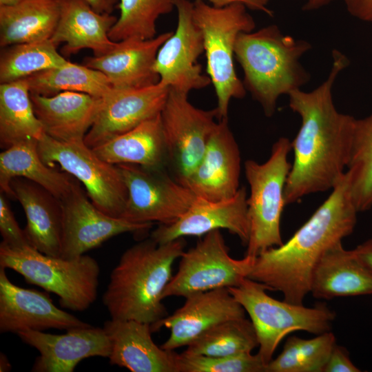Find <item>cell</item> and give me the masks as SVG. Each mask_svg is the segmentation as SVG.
I'll use <instances>...</instances> for the list:
<instances>
[{
  "label": "cell",
  "mask_w": 372,
  "mask_h": 372,
  "mask_svg": "<svg viewBox=\"0 0 372 372\" xmlns=\"http://www.w3.org/2000/svg\"><path fill=\"white\" fill-rule=\"evenodd\" d=\"M349 64L344 54L333 50L325 81L310 92L299 89L288 95L289 107L300 116L301 125L291 142L294 158L285 187L286 205L332 189L345 173L356 118L337 110L332 93L337 78Z\"/></svg>",
  "instance_id": "obj_1"
},
{
  "label": "cell",
  "mask_w": 372,
  "mask_h": 372,
  "mask_svg": "<svg viewBox=\"0 0 372 372\" xmlns=\"http://www.w3.org/2000/svg\"><path fill=\"white\" fill-rule=\"evenodd\" d=\"M358 212L346 171L328 198L286 242L255 257L247 278L282 292L285 301L302 304L310 293L316 265L329 249L353 232Z\"/></svg>",
  "instance_id": "obj_2"
},
{
  "label": "cell",
  "mask_w": 372,
  "mask_h": 372,
  "mask_svg": "<svg viewBox=\"0 0 372 372\" xmlns=\"http://www.w3.org/2000/svg\"><path fill=\"white\" fill-rule=\"evenodd\" d=\"M185 245L184 238L163 244L149 238L127 249L112 271L103 296L111 319L152 325L166 317L163 293Z\"/></svg>",
  "instance_id": "obj_3"
},
{
  "label": "cell",
  "mask_w": 372,
  "mask_h": 372,
  "mask_svg": "<svg viewBox=\"0 0 372 372\" xmlns=\"http://www.w3.org/2000/svg\"><path fill=\"white\" fill-rule=\"evenodd\" d=\"M311 48L307 41L283 34L276 25L238 35L234 56L244 72L243 85L267 116L275 113L280 96L309 81L300 59Z\"/></svg>",
  "instance_id": "obj_4"
},
{
  "label": "cell",
  "mask_w": 372,
  "mask_h": 372,
  "mask_svg": "<svg viewBox=\"0 0 372 372\" xmlns=\"http://www.w3.org/2000/svg\"><path fill=\"white\" fill-rule=\"evenodd\" d=\"M193 4L194 19L203 39L207 75L217 98V118H226L231 100L243 98L247 91L234 65L236 42L240 33L254 30L256 23L240 3L215 7L195 0Z\"/></svg>",
  "instance_id": "obj_5"
},
{
  "label": "cell",
  "mask_w": 372,
  "mask_h": 372,
  "mask_svg": "<svg viewBox=\"0 0 372 372\" xmlns=\"http://www.w3.org/2000/svg\"><path fill=\"white\" fill-rule=\"evenodd\" d=\"M0 267L12 269L28 283L55 293L61 306L72 311L86 310L97 298L100 268L87 255L63 258L30 246L12 247L1 242Z\"/></svg>",
  "instance_id": "obj_6"
},
{
  "label": "cell",
  "mask_w": 372,
  "mask_h": 372,
  "mask_svg": "<svg viewBox=\"0 0 372 372\" xmlns=\"http://www.w3.org/2000/svg\"><path fill=\"white\" fill-rule=\"evenodd\" d=\"M228 290L249 314L258 341V353L266 365L287 334L295 331L316 335L329 331L335 318V312L323 304L306 307L276 300L267 293L265 285L248 278Z\"/></svg>",
  "instance_id": "obj_7"
},
{
  "label": "cell",
  "mask_w": 372,
  "mask_h": 372,
  "mask_svg": "<svg viewBox=\"0 0 372 372\" xmlns=\"http://www.w3.org/2000/svg\"><path fill=\"white\" fill-rule=\"evenodd\" d=\"M291 141L281 137L271 148L268 160L259 163L247 160L245 174L249 185L247 197L249 237L245 256L256 257L265 250L283 244L280 220L285 201V187L291 165L288 155Z\"/></svg>",
  "instance_id": "obj_8"
},
{
  "label": "cell",
  "mask_w": 372,
  "mask_h": 372,
  "mask_svg": "<svg viewBox=\"0 0 372 372\" xmlns=\"http://www.w3.org/2000/svg\"><path fill=\"white\" fill-rule=\"evenodd\" d=\"M39 154L48 166L59 165L86 189L92 203L105 214L121 218L127 190L116 165L107 163L82 141H59L44 134L37 141Z\"/></svg>",
  "instance_id": "obj_9"
},
{
  "label": "cell",
  "mask_w": 372,
  "mask_h": 372,
  "mask_svg": "<svg viewBox=\"0 0 372 372\" xmlns=\"http://www.w3.org/2000/svg\"><path fill=\"white\" fill-rule=\"evenodd\" d=\"M179 258L178 270L167 285L163 299L236 287L247 278L255 257L233 258L222 233L216 229L204 235Z\"/></svg>",
  "instance_id": "obj_10"
},
{
  "label": "cell",
  "mask_w": 372,
  "mask_h": 372,
  "mask_svg": "<svg viewBox=\"0 0 372 372\" xmlns=\"http://www.w3.org/2000/svg\"><path fill=\"white\" fill-rule=\"evenodd\" d=\"M187 95L169 89L160 114L167 167L183 185L200 163L218 122L216 109L196 107Z\"/></svg>",
  "instance_id": "obj_11"
},
{
  "label": "cell",
  "mask_w": 372,
  "mask_h": 372,
  "mask_svg": "<svg viewBox=\"0 0 372 372\" xmlns=\"http://www.w3.org/2000/svg\"><path fill=\"white\" fill-rule=\"evenodd\" d=\"M127 190L121 218L136 223L171 224L191 207L196 196L165 169L117 165Z\"/></svg>",
  "instance_id": "obj_12"
},
{
  "label": "cell",
  "mask_w": 372,
  "mask_h": 372,
  "mask_svg": "<svg viewBox=\"0 0 372 372\" xmlns=\"http://www.w3.org/2000/svg\"><path fill=\"white\" fill-rule=\"evenodd\" d=\"M193 6L189 0H175L176 28L159 48L154 65L159 83L186 94L211 83L209 76L203 73L198 61L204 52V44L194 19Z\"/></svg>",
  "instance_id": "obj_13"
},
{
  "label": "cell",
  "mask_w": 372,
  "mask_h": 372,
  "mask_svg": "<svg viewBox=\"0 0 372 372\" xmlns=\"http://www.w3.org/2000/svg\"><path fill=\"white\" fill-rule=\"evenodd\" d=\"M61 200L63 229L61 257L73 258L121 234L144 233L153 223H136L109 216L85 195L80 182Z\"/></svg>",
  "instance_id": "obj_14"
},
{
  "label": "cell",
  "mask_w": 372,
  "mask_h": 372,
  "mask_svg": "<svg viewBox=\"0 0 372 372\" xmlns=\"http://www.w3.org/2000/svg\"><path fill=\"white\" fill-rule=\"evenodd\" d=\"M169 91L159 82L141 88L112 87L103 98L96 120L85 136V143L94 148L159 114Z\"/></svg>",
  "instance_id": "obj_15"
},
{
  "label": "cell",
  "mask_w": 372,
  "mask_h": 372,
  "mask_svg": "<svg viewBox=\"0 0 372 372\" xmlns=\"http://www.w3.org/2000/svg\"><path fill=\"white\" fill-rule=\"evenodd\" d=\"M172 314L151 325L153 331L170 330L161 346L168 351L187 346L213 327L227 320L245 318V311L227 288L194 293Z\"/></svg>",
  "instance_id": "obj_16"
},
{
  "label": "cell",
  "mask_w": 372,
  "mask_h": 372,
  "mask_svg": "<svg viewBox=\"0 0 372 372\" xmlns=\"http://www.w3.org/2000/svg\"><path fill=\"white\" fill-rule=\"evenodd\" d=\"M241 157L227 118L218 120L204 154L185 186L197 197L220 201L234 197L239 189Z\"/></svg>",
  "instance_id": "obj_17"
},
{
  "label": "cell",
  "mask_w": 372,
  "mask_h": 372,
  "mask_svg": "<svg viewBox=\"0 0 372 372\" xmlns=\"http://www.w3.org/2000/svg\"><path fill=\"white\" fill-rule=\"evenodd\" d=\"M225 229L247 245L249 237L247 196L240 187L232 198L210 201L196 196L187 211L169 225H159L150 238L158 244L185 236H201L216 229Z\"/></svg>",
  "instance_id": "obj_18"
},
{
  "label": "cell",
  "mask_w": 372,
  "mask_h": 372,
  "mask_svg": "<svg viewBox=\"0 0 372 372\" xmlns=\"http://www.w3.org/2000/svg\"><path fill=\"white\" fill-rule=\"evenodd\" d=\"M0 267V332L69 330L90 324L56 307L47 293L13 284Z\"/></svg>",
  "instance_id": "obj_19"
},
{
  "label": "cell",
  "mask_w": 372,
  "mask_h": 372,
  "mask_svg": "<svg viewBox=\"0 0 372 372\" xmlns=\"http://www.w3.org/2000/svg\"><path fill=\"white\" fill-rule=\"evenodd\" d=\"M22 341L39 352L32 371L72 372L81 360L94 356L109 358L111 343L103 328H74L64 334L24 330L17 333Z\"/></svg>",
  "instance_id": "obj_20"
},
{
  "label": "cell",
  "mask_w": 372,
  "mask_h": 372,
  "mask_svg": "<svg viewBox=\"0 0 372 372\" xmlns=\"http://www.w3.org/2000/svg\"><path fill=\"white\" fill-rule=\"evenodd\" d=\"M173 32L150 39H127L116 42L108 53L85 59V66L105 75L115 89L141 88L157 83L154 70L157 52Z\"/></svg>",
  "instance_id": "obj_21"
},
{
  "label": "cell",
  "mask_w": 372,
  "mask_h": 372,
  "mask_svg": "<svg viewBox=\"0 0 372 372\" xmlns=\"http://www.w3.org/2000/svg\"><path fill=\"white\" fill-rule=\"evenodd\" d=\"M111 343L110 363L132 372H177L176 353L158 347L151 325L134 320H107L103 327Z\"/></svg>",
  "instance_id": "obj_22"
},
{
  "label": "cell",
  "mask_w": 372,
  "mask_h": 372,
  "mask_svg": "<svg viewBox=\"0 0 372 372\" xmlns=\"http://www.w3.org/2000/svg\"><path fill=\"white\" fill-rule=\"evenodd\" d=\"M14 199L27 219L25 234L31 247L46 255L61 256L63 211L60 199L42 186L24 178L10 183Z\"/></svg>",
  "instance_id": "obj_23"
},
{
  "label": "cell",
  "mask_w": 372,
  "mask_h": 372,
  "mask_svg": "<svg viewBox=\"0 0 372 372\" xmlns=\"http://www.w3.org/2000/svg\"><path fill=\"white\" fill-rule=\"evenodd\" d=\"M30 98L45 134L62 142L84 140L103 102V98L69 91L50 96L30 93Z\"/></svg>",
  "instance_id": "obj_24"
},
{
  "label": "cell",
  "mask_w": 372,
  "mask_h": 372,
  "mask_svg": "<svg viewBox=\"0 0 372 372\" xmlns=\"http://www.w3.org/2000/svg\"><path fill=\"white\" fill-rule=\"evenodd\" d=\"M60 14L50 38L58 46L65 43L62 53L69 56L82 49H90L95 56L108 53L116 45L108 36L117 18L99 13L85 0H59Z\"/></svg>",
  "instance_id": "obj_25"
},
{
  "label": "cell",
  "mask_w": 372,
  "mask_h": 372,
  "mask_svg": "<svg viewBox=\"0 0 372 372\" xmlns=\"http://www.w3.org/2000/svg\"><path fill=\"white\" fill-rule=\"evenodd\" d=\"M310 293L316 298L372 294V271L342 242L329 249L313 270Z\"/></svg>",
  "instance_id": "obj_26"
},
{
  "label": "cell",
  "mask_w": 372,
  "mask_h": 372,
  "mask_svg": "<svg viewBox=\"0 0 372 372\" xmlns=\"http://www.w3.org/2000/svg\"><path fill=\"white\" fill-rule=\"evenodd\" d=\"M160 114L92 149L113 165L134 164L165 169L167 156Z\"/></svg>",
  "instance_id": "obj_27"
},
{
  "label": "cell",
  "mask_w": 372,
  "mask_h": 372,
  "mask_svg": "<svg viewBox=\"0 0 372 372\" xmlns=\"http://www.w3.org/2000/svg\"><path fill=\"white\" fill-rule=\"evenodd\" d=\"M17 177L31 180L51 192L60 200L64 198L78 182L73 176L46 165L41 158L37 141L17 143L0 154L1 192L14 198L10 186Z\"/></svg>",
  "instance_id": "obj_28"
},
{
  "label": "cell",
  "mask_w": 372,
  "mask_h": 372,
  "mask_svg": "<svg viewBox=\"0 0 372 372\" xmlns=\"http://www.w3.org/2000/svg\"><path fill=\"white\" fill-rule=\"evenodd\" d=\"M59 14V0H20L0 6L1 46L50 39Z\"/></svg>",
  "instance_id": "obj_29"
},
{
  "label": "cell",
  "mask_w": 372,
  "mask_h": 372,
  "mask_svg": "<svg viewBox=\"0 0 372 372\" xmlns=\"http://www.w3.org/2000/svg\"><path fill=\"white\" fill-rule=\"evenodd\" d=\"M45 134L30 98L27 79L0 85V145L3 149Z\"/></svg>",
  "instance_id": "obj_30"
},
{
  "label": "cell",
  "mask_w": 372,
  "mask_h": 372,
  "mask_svg": "<svg viewBox=\"0 0 372 372\" xmlns=\"http://www.w3.org/2000/svg\"><path fill=\"white\" fill-rule=\"evenodd\" d=\"M25 79L30 93L46 96L69 91L102 99L112 89L101 72L70 61L61 67L41 71Z\"/></svg>",
  "instance_id": "obj_31"
},
{
  "label": "cell",
  "mask_w": 372,
  "mask_h": 372,
  "mask_svg": "<svg viewBox=\"0 0 372 372\" xmlns=\"http://www.w3.org/2000/svg\"><path fill=\"white\" fill-rule=\"evenodd\" d=\"M258 347L251 320L245 318L223 322L198 337L183 351L187 354L223 357L251 351Z\"/></svg>",
  "instance_id": "obj_32"
},
{
  "label": "cell",
  "mask_w": 372,
  "mask_h": 372,
  "mask_svg": "<svg viewBox=\"0 0 372 372\" xmlns=\"http://www.w3.org/2000/svg\"><path fill=\"white\" fill-rule=\"evenodd\" d=\"M50 39L10 45L1 54L0 82L9 83L65 65L66 60Z\"/></svg>",
  "instance_id": "obj_33"
},
{
  "label": "cell",
  "mask_w": 372,
  "mask_h": 372,
  "mask_svg": "<svg viewBox=\"0 0 372 372\" xmlns=\"http://www.w3.org/2000/svg\"><path fill=\"white\" fill-rule=\"evenodd\" d=\"M335 343L330 331L308 340L289 337L281 353L267 364L266 372H323Z\"/></svg>",
  "instance_id": "obj_34"
},
{
  "label": "cell",
  "mask_w": 372,
  "mask_h": 372,
  "mask_svg": "<svg viewBox=\"0 0 372 372\" xmlns=\"http://www.w3.org/2000/svg\"><path fill=\"white\" fill-rule=\"evenodd\" d=\"M175 0H119L120 16L109 31V38L118 42L127 39H150L156 37V22L170 13Z\"/></svg>",
  "instance_id": "obj_35"
},
{
  "label": "cell",
  "mask_w": 372,
  "mask_h": 372,
  "mask_svg": "<svg viewBox=\"0 0 372 372\" xmlns=\"http://www.w3.org/2000/svg\"><path fill=\"white\" fill-rule=\"evenodd\" d=\"M353 199L358 211L372 207V113L357 119L347 165Z\"/></svg>",
  "instance_id": "obj_36"
},
{
  "label": "cell",
  "mask_w": 372,
  "mask_h": 372,
  "mask_svg": "<svg viewBox=\"0 0 372 372\" xmlns=\"http://www.w3.org/2000/svg\"><path fill=\"white\" fill-rule=\"evenodd\" d=\"M177 372H266V364L258 353L214 357L176 353Z\"/></svg>",
  "instance_id": "obj_37"
},
{
  "label": "cell",
  "mask_w": 372,
  "mask_h": 372,
  "mask_svg": "<svg viewBox=\"0 0 372 372\" xmlns=\"http://www.w3.org/2000/svg\"><path fill=\"white\" fill-rule=\"evenodd\" d=\"M0 232L3 238L1 242L9 247H31L24 229L19 227L2 192L0 194Z\"/></svg>",
  "instance_id": "obj_38"
},
{
  "label": "cell",
  "mask_w": 372,
  "mask_h": 372,
  "mask_svg": "<svg viewBox=\"0 0 372 372\" xmlns=\"http://www.w3.org/2000/svg\"><path fill=\"white\" fill-rule=\"evenodd\" d=\"M359 371L360 370L350 360L347 349L335 343L330 353L323 372Z\"/></svg>",
  "instance_id": "obj_39"
},
{
  "label": "cell",
  "mask_w": 372,
  "mask_h": 372,
  "mask_svg": "<svg viewBox=\"0 0 372 372\" xmlns=\"http://www.w3.org/2000/svg\"><path fill=\"white\" fill-rule=\"evenodd\" d=\"M349 13L356 19L372 23V0H342Z\"/></svg>",
  "instance_id": "obj_40"
},
{
  "label": "cell",
  "mask_w": 372,
  "mask_h": 372,
  "mask_svg": "<svg viewBox=\"0 0 372 372\" xmlns=\"http://www.w3.org/2000/svg\"><path fill=\"white\" fill-rule=\"evenodd\" d=\"M215 7H224L235 3L244 4L248 9L260 11L269 16L273 12L268 7L269 0H203Z\"/></svg>",
  "instance_id": "obj_41"
},
{
  "label": "cell",
  "mask_w": 372,
  "mask_h": 372,
  "mask_svg": "<svg viewBox=\"0 0 372 372\" xmlns=\"http://www.w3.org/2000/svg\"><path fill=\"white\" fill-rule=\"evenodd\" d=\"M358 258L372 271V238L353 249Z\"/></svg>",
  "instance_id": "obj_42"
},
{
  "label": "cell",
  "mask_w": 372,
  "mask_h": 372,
  "mask_svg": "<svg viewBox=\"0 0 372 372\" xmlns=\"http://www.w3.org/2000/svg\"><path fill=\"white\" fill-rule=\"evenodd\" d=\"M99 13L111 14L118 0H85Z\"/></svg>",
  "instance_id": "obj_43"
},
{
  "label": "cell",
  "mask_w": 372,
  "mask_h": 372,
  "mask_svg": "<svg viewBox=\"0 0 372 372\" xmlns=\"http://www.w3.org/2000/svg\"><path fill=\"white\" fill-rule=\"evenodd\" d=\"M304 5L302 6V10L306 11H313L320 9L330 3L333 0H304Z\"/></svg>",
  "instance_id": "obj_44"
},
{
  "label": "cell",
  "mask_w": 372,
  "mask_h": 372,
  "mask_svg": "<svg viewBox=\"0 0 372 372\" xmlns=\"http://www.w3.org/2000/svg\"><path fill=\"white\" fill-rule=\"evenodd\" d=\"M11 369L10 364L7 358V357L1 353L0 355V371H8Z\"/></svg>",
  "instance_id": "obj_45"
},
{
  "label": "cell",
  "mask_w": 372,
  "mask_h": 372,
  "mask_svg": "<svg viewBox=\"0 0 372 372\" xmlns=\"http://www.w3.org/2000/svg\"><path fill=\"white\" fill-rule=\"evenodd\" d=\"M20 0H0V6H7L16 3Z\"/></svg>",
  "instance_id": "obj_46"
}]
</instances>
